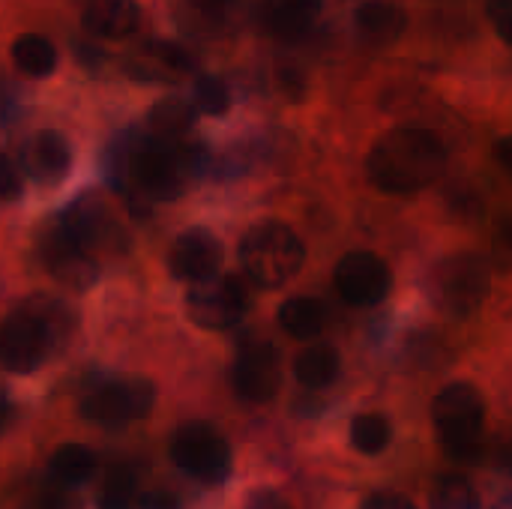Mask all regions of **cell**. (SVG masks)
Returning a JSON list of instances; mask_svg holds the SVG:
<instances>
[{
	"label": "cell",
	"mask_w": 512,
	"mask_h": 509,
	"mask_svg": "<svg viewBox=\"0 0 512 509\" xmlns=\"http://www.w3.org/2000/svg\"><path fill=\"white\" fill-rule=\"evenodd\" d=\"M207 168V150L201 144L162 141L141 135L132 144L117 150L111 165V183L141 201H174L189 177H198Z\"/></svg>",
	"instance_id": "1"
},
{
	"label": "cell",
	"mask_w": 512,
	"mask_h": 509,
	"mask_svg": "<svg viewBox=\"0 0 512 509\" xmlns=\"http://www.w3.org/2000/svg\"><path fill=\"white\" fill-rule=\"evenodd\" d=\"M447 165L444 141L420 126L390 129L366 156L369 180L387 195H411L432 186Z\"/></svg>",
	"instance_id": "2"
},
{
	"label": "cell",
	"mask_w": 512,
	"mask_h": 509,
	"mask_svg": "<svg viewBox=\"0 0 512 509\" xmlns=\"http://www.w3.org/2000/svg\"><path fill=\"white\" fill-rule=\"evenodd\" d=\"M72 312L45 294L24 300L0 321V366L12 375H30L42 369L57 351H63Z\"/></svg>",
	"instance_id": "3"
},
{
	"label": "cell",
	"mask_w": 512,
	"mask_h": 509,
	"mask_svg": "<svg viewBox=\"0 0 512 509\" xmlns=\"http://www.w3.org/2000/svg\"><path fill=\"white\" fill-rule=\"evenodd\" d=\"M306 249L300 237L279 219H264L246 231L240 243V267L258 288H279L303 267Z\"/></svg>",
	"instance_id": "4"
},
{
	"label": "cell",
	"mask_w": 512,
	"mask_h": 509,
	"mask_svg": "<svg viewBox=\"0 0 512 509\" xmlns=\"http://www.w3.org/2000/svg\"><path fill=\"white\" fill-rule=\"evenodd\" d=\"M438 444L453 462H477L483 453L486 402L474 384H450L432 405Z\"/></svg>",
	"instance_id": "5"
},
{
	"label": "cell",
	"mask_w": 512,
	"mask_h": 509,
	"mask_svg": "<svg viewBox=\"0 0 512 509\" xmlns=\"http://www.w3.org/2000/svg\"><path fill=\"white\" fill-rule=\"evenodd\" d=\"M156 405V387L147 378H111L90 387L78 405L81 417L102 429H123L144 420Z\"/></svg>",
	"instance_id": "6"
},
{
	"label": "cell",
	"mask_w": 512,
	"mask_h": 509,
	"mask_svg": "<svg viewBox=\"0 0 512 509\" xmlns=\"http://www.w3.org/2000/svg\"><path fill=\"white\" fill-rule=\"evenodd\" d=\"M171 462L204 486H219L231 477V447L210 423H186L171 435Z\"/></svg>",
	"instance_id": "7"
},
{
	"label": "cell",
	"mask_w": 512,
	"mask_h": 509,
	"mask_svg": "<svg viewBox=\"0 0 512 509\" xmlns=\"http://www.w3.org/2000/svg\"><path fill=\"white\" fill-rule=\"evenodd\" d=\"M489 267L477 255H453L435 267L432 297L450 318H471L489 297Z\"/></svg>",
	"instance_id": "8"
},
{
	"label": "cell",
	"mask_w": 512,
	"mask_h": 509,
	"mask_svg": "<svg viewBox=\"0 0 512 509\" xmlns=\"http://www.w3.org/2000/svg\"><path fill=\"white\" fill-rule=\"evenodd\" d=\"M93 258L96 255H117V252H123L126 246H129V234L123 231V225H120V219H117V213L105 204V201H99V198H93V195H81V198H75L66 210H63V216L57 219Z\"/></svg>",
	"instance_id": "9"
},
{
	"label": "cell",
	"mask_w": 512,
	"mask_h": 509,
	"mask_svg": "<svg viewBox=\"0 0 512 509\" xmlns=\"http://www.w3.org/2000/svg\"><path fill=\"white\" fill-rule=\"evenodd\" d=\"M36 252H39V261H42L45 273L54 282H60L63 288H69V291H87L99 279L96 258L60 222L48 225L39 234Z\"/></svg>",
	"instance_id": "10"
},
{
	"label": "cell",
	"mask_w": 512,
	"mask_h": 509,
	"mask_svg": "<svg viewBox=\"0 0 512 509\" xmlns=\"http://www.w3.org/2000/svg\"><path fill=\"white\" fill-rule=\"evenodd\" d=\"M186 312L204 330H231L246 318L249 294L234 276H216L189 288Z\"/></svg>",
	"instance_id": "11"
},
{
	"label": "cell",
	"mask_w": 512,
	"mask_h": 509,
	"mask_svg": "<svg viewBox=\"0 0 512 509\" xmlns=\"http://www.w3.org/2000/svg\"><path fill=\"white\" fill-rule=\"evenodd\" d=\"M279 381H282L279 351L270 342H249L237 351L231 384L243 402H252V405L270 402L279 393Z\"/></svg>",
	"instance_id": "12"
},
{
	"label": "cell",
	"mask_w": 512,
	"mask_h": 509,
	"mask_svg": "<svg viewBox=\"0 0 512 509\" xmlns=\"http://www.w3.org/2000/svg\"><path fill=\"white\" fill-rule=\"evenodd\" d=\"M393 288L390 267L372 252H351L336 267V291L351 306H375Z\"/></svg>",
	"instance_id": "13"
},
{
	"label": "cell",
	"mask_w": 512,
	"mask_h": 509,
	"mask_svg": "<svg viewBox=\"0 0 512 509\" xmlns=\"http://www.w3.org/2000/svg\"><path fill=\"white\" fill-rule=\"evenodd\" d=\"M219 267H222V243L207 228L183 231L168 252V270L180 282L201 285L207 279H216Z\"/></svg>",
	"instance_id": "14"
},
{
	"label": "cell",
	"mask_w": 512,
	"mask_h": 509,
	"mask_svg": "<svg viewBox=\"0 0 512 509\" xmlns=\"http://www.w3.org/2000/svg\"><path fill=\"white\" fill-rule=\"evenodd\" d=\"M69 165H72L69 141L54 129L36 132L21 147V168L36 183H60L66 177V171H69Z\"/></svg>",
	"instance_id": "15"
},
{
	"label": "cell",
	"mask_w": 512,
	"mask_h": 509,
	"mask_svg": "<svg viewBox=\"0 0 512 509\" xmlns=\"http://www.w3.org/2000/svg\"><path fill=\"white\" fill-rule=\"evenodd\" d=\"M192 69L189 54L177 42L153 39L135 48L126 60V72L141 81H177Z\"/></svg>",
	"instance_id": "16"
},
{
	"label": "cell",
	"mask_w": 512,
	"mask_h": 509,
	"mask_svg": "<svg viewBox=\"0 0 512 509\" xmlns=\"http://www.w3.org/2000/svg\"><path fill=\"white\" fill-rule=\"evenodd\" d=\"M84 30L102 39H126L141 24L138 0H87L84 6Z\"/></svg>",
	"instance_id": "17"
},
{
	"label": "cell",
	"mask_w": 512,
	"mask_h": 509,
	"mask_svg": "<svg viewBox=\"0 0 512 509\" xmlns=\"http://www.w3.org/2000/svg\"><path fill=\"white\" fill-rule=\"evenodd\" d=\"M321 15V0H264V27L285 42L303 39Z\"/></svg>",
	"instance_id": "18"
},
{
	"label": "cell",
	"mask_w": 512,
	"mask_h": 509,
	"mask_svg": "<svg viewBox=\"0 0 512 509\" xmlns=\"http://www.w3.org/2000/svg\"><path fill=\"white\" fill-rule=\"evenodd\" d=\"M405 12L396 3L387 0H366L357 9V30L372 45H390L405 33Z\"/></svg>",
	"instance_id": "19"
},
{
	"label": "cell",
	"mask_w": 512,
	"mask_h": 509,
	"mask_svg": "<svg viewBox=\"0 0 512 509\" xmlns=\"http://www.w3.org/2000/svg\"><path fill=\"white\" fill-rule=\"evenodd\" d=\"M96 471V453L84 444H63L51 453L48 459V480L69 492V489H81Z\"/></svg>",
	"instance_id": "20"
},
{
	"label": "cell",
	"mask_w": 512,
	"mask_h": 509,
	"mask_svg": "<svg viewBox=\"0 0 512 509\" xmlns=\"http://www.w3.org/2000/svg\"><path fill=\"white\" fill-rule=\"evenodd\" d=\"M294 375L309 390H327L342 375V357L333 345L318 342L294 357Z\"/></svg>",
	"instance_id": "21"
},
{
	"label": "cell",
	"mask_w": 512,
	"mask_h": 509,
	"mask_svg": "<svg viewBox=\"0 0 512 509\" xmlns=\"http://www.w3.org/2000/svg\"><path fill=\"white\" fill-rule=\"evenodd\" d=\"M279 324L291 339H315L327 324V309L315 297H291L279 309Z\"/></svg>",
	"instance_id": "22"
},
{
	"label": "cell",
	"mask_w": 512,
	"mask_h": 509,
	"mask_svg": "<svg viewBox=\"0 0 512 509\" xmlns=\"http://www.w3.org/2000/svg\"><path fill=\"white\" fill-rule=\"evenodd\" d=\"M195 114H198V111H195L192 102H186V99H180V96H168V99H162L159 105H153L147 123H150L153 138L180 141V138L192 129Z\"/></svg>",
	"instance_id": "23"
},
{
	"label": "cell",
	"mask_w": 512,
	"mask_h": 509,
	"mask_svg": "<svg viewBox=\"0 0 512 509\" xmlns=\"http://www.w3.org/2000/svg\"><path fill=\"white\" fill-rule=\"evenodd\" d=\"M12 60L18 72H24L27 78H45L57 66V48L51 45V39L39 33H21L12 42Z\"/></svg>",
	"instance_id": "24"
},
{
	"label": "cell",
	"mask_w": 512,
	"mask_h": 509,
	"mask_svg": "<svg viewBox=\"0 0 512 509\" xmlns=\"http://www.w3.org/2000/svg\"><path fill=\"white\" fill-rule=\"evenodd\" d=\"M390 441H393V429H390V420L381 417V414H360L351 423V444L363 456L384 453L390 447Z\"/></svg>",
	"instance_id": "25"
},
{
	"label": "cell",
	"mask_w": 512,
	"mask_h": 509,
	"mask_svg": "<svg viewBox=\"0 0 512 509\" xmlns=\"http://www.w3.org/2000/svg\"><path fill=\"white\" fill-rule=\"evenodd\" d=\"M138 480L129 468H111L105 483H102V492H99V501L96 509H138Z\"/></svg>",
	"instance_id": "26"
},
{
	"label": "cell",
	"mask_w": 512,
	"mask_h": 509,
	"mask_svg": "<svg viewBox=\"0 0 512 509\" xmlns=\"http://www.w3.org/2000/svg\"><path fill=\"white\" fill-rule=\"evenodd\" d=\"M432 509H480V495L462 474H447L432 489Z\"/></svg>",
	"instance_id": "27"
},
{
	"label": "cell",
	"mask_w": 512,
	"mask_h": 509,
	"mask_svg": "<svg viewBox=\"0 0 512 509\" xmlns=\"http://www.w3.org/2000/svg\"><path fill=\"white\" fill-rule=\"evenodd\" d=\"M192 105L195 111L201 114H210V117H219L231 108V90L222 78L216 75H201L192 87Z\"/></svg>",
	"instance_id": "28"
},
{
	"label": "cell",
	"mask_w": 512,
	"mask_h": 509,
	"mask_svg": "<svg viewBox=\"0 0 512 509\" xmlns=\"http://www.w3.org/2000/svg\"><path fill=\"white\" fill-rule=\"evenodd\" d=\"M486 12H489L495 30L501 33V39L512 45V0H489Z\"/></svg>",
	"instance_id": "29"
},
{
	"label": "cell",
	"mask_w": 512,
	"mask_h": 509,
	"mask_svg": "<svg viewBox=\"0 0 512 509\" xmlns=\"http://www.w3.org/2000/svg\"><path fill=\"white\" fill-rule=\"evenodd\" d=\"M21 195V177L18 168L12 165V159L6 153H0V201H12Z\"/></svg>",
	"instance_id": "30"
},
{
	"label": "cell",
	"mask_w": 512,
	"mask_h": 509,
	"mask_svg": "<svg viewBox=\"0 0 512 509\" xmlns=\"http://www.w3.org/2000/svg\"><path fill=\"white\" fill-rule=\"evenodd\" d=\"M360 509H417L411 498L405 495H396V492H375L363 501Z\"/></svg>",
	"instance_id": "31"
},
{
	"label": "cell",
	"mask_w": 512,
	"mask_h": 509,
	"mask_svg": "<svg viewBox=\"0 0 512 509\" xmlns=\"http://www.w3.org/2000/svg\"><path fill=\"white\" fill-rule=\"evenodd\" d=\"M138 509H183L180 501L168 492H144L138 498Z\"/></svg>",
	"instance_id": "32"
},
{
	"label": "cell",
	"mask_w": 512,
	"mask_h": 509,
	"mask_svg": "<svg viewBox=\"0 0 512 509\" xmlns=\"http://www.w3.org/2000/svg\"><path fill=\"white\" fill-rule=\"evenodd\" d=\"M246 509H291V504L282 495H276V492H255L246 501Z\"/></svg>",
	"instance_id": "33"
},
{
	"label": "cell",
	"mask_w": 512,
	"mask_h": 509,
	"mask_svg": "<svg viewBox=\"0 0 512 509\" xmlns=\"http://www.w3.org/2000/svg\"><path fill=\"white\" fill-rule=\"evenodd\" d=\"M36 509H78V501L69 498V492L57 489V492H48L36 501Z\"/></svg>",
	"instance_id": "34"
},
{
	"label": "cell",
	"mask_w": 512,
	"mask_h": 509,
	"mask_svg": "<svg viewBox=\"0 0 512 509\" xmlns=\"http://www.w3.org/2000/svg\"><path fill=\"white\" fill-rule=\"evenodd\" d=\"M495 159H498V165H501L507 174H512V135L501 138V141L495 144Z\"/></svg>",
	"instance_id": "35"
},
{
	"label": "cell",
	"mask_w": 512,
	"mask_h": 509,
	"mask_svg": "<svg viewBox=\"0 0 512 509\" xmlns=\"http://www.w3.org/2000/svg\"><path fill=\"white\" fill-rule=\"evenodd\" d=\"M12 114V90H9V81L0 75V123H6Z\"/></svg>",
	"instance_id": "36"
},
{
	"label": "cell",
	"mask_w": 512,
	"mask_h": 509,
	"mask_svg": "<svg viewBox=\"0 0 512 509\" xmlns=\"http://www.w3.org/2000/svg\"><path fill=\"white\" fill-rule=\"evenodd\" d=\"M9 417H12V405H9V402H6V396L0 393V432L6 429Z\"/></svg>",
	"instance_id": "37"
},
{
	"label": "cell",
	"mask_w": 512,
	"mask_h": 509,
	"mask_svg": "<svg viewBox=\"0 0 512 509\" xmlns=\"http://www.w3.org/2000/svg\"><path fill=\"white\" fill-rule=\"evenodd\" d=\"M495 509H512V495H507V498H501V501L495 504Z\"/></svg>",
	"instance_id": "38"
},
{
	"label": "cell",
	"mask_w": 512,
	"mask_h": 509,
	"mask_svg": "<svg viewBox=\"0 0 512 509\" xmlns=\"http://www.w3.org/2000/svg\"><path fill=\"white\" fill-rule=\"evenodd\" d=\"M201 3H204V6H222L225 0H201Z\"/></svg>",
	"instance_id": "39"
}]
</instances>
